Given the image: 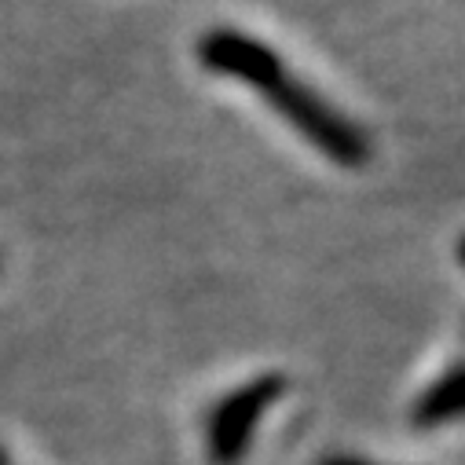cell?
Segmentation results:
<instances>
[{
  "label": "cell",
  "mask_w": 465,
  "mask_h": 465,
  "mask_svg": "<svg viewBox=\"0 0 465 465\" xmlns=\"http://www.w3.org/2000/svg\"><path fill=\"white\" fill-rule=\"evenodd\" d=\"M458 261H461V268H465V239L458 242Z\"/></svg>",
  "instance_id": "obj_5"
},
{
  "label": "cell",
  "mask_w": 465,
  "mask_h": 465,
  "mask_svg": "<svg viewBox=\"0 0 465 465\" xmlns=\"http://www.w3.org/2000/svg\"><path fill=\"white\" fill-rule=\"evenodd\" d=\"M0 465H12V458L5 454V447H0Z\"/></svg>",
  "instance_id": "obj_6"
},
{
  "label": "cell",
  "mask_w": 465,
  "mask_h": 465,
  "mask_svg": "<svg viewBox=\"0 0 465 465\" xmlns=\"http://www.w3.org/2000/svg\"><path fill=\"white\" fill-rule=\"evenodd\" d=\"M282 392H286V378H279V374H261V378L239 385L235 392H227L209 414V429H205L209 461L239 465L250 450V440H253L261 418Z\"/></svg>",
  "instance_id": "obj_2"
},
{
  "label": "cell",
  "mask_w": 465,
  "mask_h": 465,
  "mask_svg": "<svg viewBox=\"0 0 465 465\" xmlns=\"http://www.w3.org/2000/svg\"><path fill=\"white\" fill-rule=\"evenodd\" d=\"M461 418H465V363L447 371L440 381H432L418 396L411 421L418 429H440V425H450V421H461Z\"/></svg>",
  "instance_id": "obj_3"
},
{
  "label": "cell",
  "mask_w": 465,
  "mask_h": 465,
  "mask_svg": "<svg viewBox=\"0 0 465 465\" xmlns=\"http://www.w3.org/2000/svg\"><path fill=\"white\" fill-rule=\"evenodd\" d=\"M319 465H378V461H367V458H348V454H337V458H326Z\"/></svg>",
  "instance_id": "obj_4"
},
{
  "label": "cell",
  "mask_w": 465,
  "mask_h": 465,
  "mask_svg": "<svg viewBox=\"0 0 465 465\" xmlns=\"http://www.w3.org/2000/svg\"><path fill=\"white\" fill-rule=\"evenodd\" d=\"M194 52L202 70L253 88L301 140H308L333 165L360 169L371 162L367 133L344 110L322 99L319 88L297 77L286 66V59L275 48H268L261 37H250L246 30L235 26H213L198 37Z\"/></svg>",
  "instance_id": "obj_1"
}]
</instances>
